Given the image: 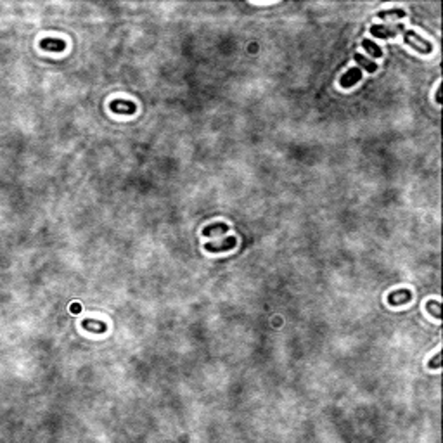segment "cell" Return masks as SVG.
Masks as SVG:
<instances>
[{
	"label": "cell",
	"instance_id": "cell-12",
	"mask_svg": "<svg viewBox=\"0 0 443 443\" xmlns=\"http://www.w3.org/2000/svg\"><path fill=\"white\" fill-rule=\"evenodd\" d=\"M379 19H388V17H405V11L403 9H389V11H379L378 14Z\"/></svg>",
	"mask_w": 443,
	"mask_h": 443
},
{
	"label": "cell",
	"instance_id": "cell-13",
	"mask_svg": "<svg viewBox=\"0 0 443 443\" xmlns=\"http://www.w3.org/2000/svg\"><path fill=\"white\" fill-rule=\"evenodd\" d=\"M428 312H431L436 319H441V312H440V303L438 301H428Z\"/></svg>",
	"mask_w": 443,
	"mask_h": 443
},
{
	"label": "cell",
	"instance_id": "cell-4",
	"mask_svg": "<svg viewBox=\"0 0 443 443\" xmlns=\"http://www.w3.org/2000/svg\"><path fill=\"white\" fill-rule=\"evenodd\" d=\"M362 78V71L360 68H352L350 71H346L343 76L340 78V85L343 87V89H350V87H353L355 83H358Z\"/></svg>",
	"mask_w": 443,
	"mask_h": 443
},
{
	"label": "cell",
	"instance_id": "cell-5",
	"mask_svg": "<svg viewBox=\"0 0 443 443\" xmlns=\"http://www.w3.org/2000/svg\"><path fill=\"white\" fill-rule=\"evenodd\" d=\"M410 300H412V293L409 291V289H398V291H393L392 295L388 296L389 305H393V306L405 305V303H409Z\"/></svg>",
	"mask_w": 443,
	"mask_h": 443
},
{
	"label": "cell",
	"instance_id": "cell-15",
	"mask_svg": "<svg viewBox=\"0 0 443 443\" xmlns=\"http://www.w3.org/2000/svg\"><path fill=\"white\" fill-rule=\"evenodd\" d=\"M80 310H82V306H80V305H73V306H71V312H74V314H78V312H80Z\"/></svg>",
	"mask_w": 443,
	"mask_h": 443
},
{
	"label": "cell",
	"instance_id": "cell-1",
	"mask_svg": "<svg viewBox=\"0 0 443 443\" xmlns=\"http://www.w3.org/2000/svg\"><path fill=\"white\" fill-rule=\"evenodd\" d=\"M402 35H403V40H405L407 45H410L415 52H419V54H431V50H433L431 43H429L428 40H424L423 37H419L414 30H405Z\"/></svg>",
	"mask_w": 443,
	"mask_h": 443
},
{
	"label": "cell",
	"instance_id": "cell-7",
	"mask_svg": "<svg viewBox=\"0 0 443 443\" xmlns=\"http://www.w3.org/2000/svg\"><path fill=\"white\" fill-rule=\"evenodd\" d=\"M234 246H236V238H227L225 241H222V243L218 244L208 243L204 246V249L210 253H220V251H227V249H232Z\"/></svg>",
	"mask_w": 443,
	"mask_h": 443
},
{
	"label": "cell",
	"instance_id": "cell-2",
	"mask_svg": "<svg viewBox=\"0 0 443 443\" xmlns=\"http://www.w3.org/2000/svg\"><path fill=\"white\" fill-rule=\"evenodd\" d=\"M405 30L407 28L402 23L400 24H374L371 28V33L374 35L376 38H392L395 35L403 33Z\"/></svg>",
	"mask_w": 443,
	"mask_h": 443
},
{
	"label": "cell",
	"instance_id": "cell-8",
	"mask_svg": "<svg viewBox=\"0 0 443 443\" xmlns=\"http://www.w3.org/2000/svg\"><path fill=\"white\" fill-rule=\"evenodd\" d=\"M83 329H87L89 332H95V334H100V332H106L108 331V326L102 322V320H97V319H85L82 322Z\"/></svg>",
	"mask_w": 443,
	"mask_h": 443
},
{
	"label": "cell",
	"instance_id": "cell-14",
	"mask_svg": "<svg viewBox=\"0 0 443 443\" xmlns=\"http://www.w3.org/2000/svg\"><path fill=\"white\" fill-rule=\"evenodd\" d=\"M440 357H441V355H440V353H438V355H436V357H435V358H433V362H431V363H429V367H435V369H436V367H440Z\"/></svg>",
	"mask_w": 443,
	"mask_h": 443
},
{
	"label": "cell",
	"instance_id": "cell-10",
	"mask_svg": "<svg viewBox=\"0 0 443 443\" xmlns=\"http://www.w3.org/2000/svg\"><path fill=\"white\" fill-rule=\"evenodd\" d=\"M229 230V225H227V223H213V225H208V227H204L203 229V236H206V238H208V236H222V234H225V232Z\"/></svg>",
	"mask_w": 443,
	"mask_h": 443
},
{
	"label": "cell",
	"instance_id": "cell-3",
	"mask_svg": "<svg viewBox=\"0 0 443 443\" xmlns=\"http://www.w3.org/2000/svg\"><path fill=\"white\" fill-rule=\"evenodd\" d=\"M111 111L116 113V115H134V113L137 111V106H135L132 100L115 99L111 102Z\"/></svg>",
	"mask_w": 443,
	"mask_h": 443
},
{
	"label": "cell",
	"instance_id": "cell-9",
	"mask_svg": "<svg viewBox=\"0 0 443 443\" xmlns=\"http://www.w3.org/2000/svg\"><path fill=\"white\" fill-rule=\"evenodd\" d=\"M353 59H355V63L360 66L362 69H366V71H369V73H376V71H378V66H376L374 61L363 58V56H360L358 52H357V54H353Z\"/></svg>",
	"mask_w": 443,
	"mask_h": 443
},
{
	"label": "cell",
	"instance_id": "cell-11",
	"mask_svg": "<svg viewBox=\"0 0 443 443\" xmlns=\"http://www.w3.org/2000/svg\"><path fill=\"white\" fill-rule=\"evenodd\" d=\"M362 47L369 52V56H372V58H383V50H381V47L378 45V43L369 40V38H363Z\"/></svg>",
	"mask_w": 443,
	"mask_h": 443
},
{
	"label": "cell",
	"instance_id": "cell-6",
	"mask_svg": "<svg viewBox=\"0 0 443 443\" xmlns=\"http://www.w3.org/2000/svg\"><path fill=\"white\" fill-rule=\"evenodd\" d=\"M38 45H40V49L50 52H63L66 49V42L59 40V38H42Z\"/></svg>",
	"mask_w": 443,
	"mask_h": 443
}]
</instances>
